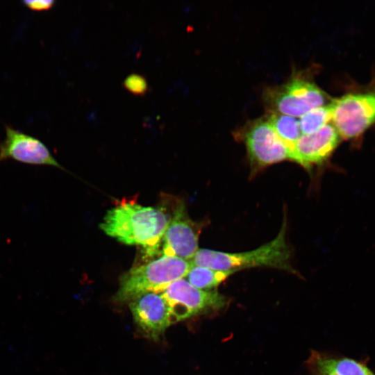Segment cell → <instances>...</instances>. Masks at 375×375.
<instances>
[{
	"instance_id": "5b68a950",
	"label": "cell",
	"mask_w": 375,
	"mask_h": 375,
	"mask_svg": "<svg viewBox=\"0 0 375 375\" xmlns=\"http://www.w3.org/2000/svg\"><path fill=\"white\" fill-rule=\"evenodd\" d=\"M328 106L331 121L341 138H356L375 124V91L346 94Z\"/></svg>"
},
{
	"instance_id": "8992f818",
	"label": "cell",
	"mask_w": 375,
	"mask_h": 375,
	"mask_svg": "<svg viewBox=\"0 0 375 375\" xmlns=\"http://www.w3.org/2000/svg\"><path fill=\"white\" fill-rule=\"evenodd\" d=\"M160 293L169 306L174 323L218 310L227 303L226 297L216 290H199L184 278L172 282Z\"/></svg>"
},
{
	"instance_id": "e0dca14e",
	"label": "cell",
	"mask_w": 375,
	"mask_h": 375,
	"mask_svg": "<svg viewBox=\"0 0 375 375\" xmlns=\"http://www.w3.org/2000/svg\"><path fill=\"white\" fill-rule=\"evenodd\" d=\"M53 0L24 1L23 4L34 11H44L51 9L55 4Z\"/></svg>"
},
{
	"instance_id": "7a4b0ae2",
	"label": "cell",
	"mask_w": 375,
	"mask_h": 375,
	"mask_svg": "<svg viewBox=\"0 0 375 375\" xmlns=\"http://www.w3.org/2000/svg\"><path fill=\"white\" fill-rule=\"evenodd\" d=\"M286 219L276 237L258 248L244 252L230 253L208 249H198L190 260L192 265L215 270L235 271L265 267L296 273L291 265V252L286 241Z\"/></svg>"
},
{
	"instance_id": "30bf717a",
	"label": "cell",
	"mask_w": 375,
	"mask_h": 375,
	"mask_svg": "<svg viewBox=\"0 0 375 375\" xmlns=\"http://www.w3.org/2000/svg\"><path fill=\"white\" fill-rule=\"evenodd\" d=\"M133 319L142 332L156 340L174 323L169 306L160 292H149L128 302Z\"/></svg>"
},
{
	"instance_id": "2e32d148",
	"label": "cell",
	"mask_w": 375,
	"mask_h": 375,
	"mask_svg": "<svg viewBox=\"0 0 375 375\" xmlns=\"http://www.w3.org/2000/svg\"><path fill=\"white\" fill-rule=\"evenodd\" d=\"M123 87L128 92L136 96H144L149 90L146 78L137 73H132L126 76L123 81Z\"/></svg>"
},
{
	"instance_id": "8fae6325",
	"label": "cell",
	"mask_w": 375,
	"mask_h": 375,
	"mask_svg": "<svg viewBox=\"0 0 375 375\" xmlns=\"http://www.w3.org/2000/svg\"><path fill=\"white\" fill-rule=\"evenodd\" d=\"M340 139L333 124H327L312 133L302 135L290 152V160L306 168L320 165L332 155Z\"/></svg>"
},
{
	"instance_id": "4fadbf2b",
	"label": "cell",
	"mask_w": 375,
	"mask_h": 375,
	"mask_svg": "<svg viewBox=\"0 0 375 375\" xmlns=\"http://www.w3.org/2000/svg\"><path fill=\"white\" fill-rule=\"evenodd\" d=\"M235 271L215 270L207 267L192 265L186 277L194 287L206 291L215 290Z\"/></svg>"
},
{
	"instance_id": "6da1fadb",
	"label": "cell",
	"mask_w": 375,
	"mask_h": 375,
	"mask_svg": "<svg viewBox=\"0 0 375 375\" xmlns=\"http://www.w3.org/2000/svg\"><path fill=\"white\" fill-rule=\"evenodd\" d=\"M168 222L169 214L163 206L124 201L107 211L100 228L123 244L142 247L150 257L160 248Z\"/></svg>"
},
{
	"instance_id": "3957f363",
	"label": "cell",
	"mask_w": 375,
	"mask_h": 375,
	"mask_svg": "<svg viewBox=\"0 0 375 375\" xmlns=\"http://www.w3.org/2000/svg\"><path fill=\"white\" fill-rule=\"evenodd\" d=\"M192 266L190 261L165 255L134 266L121 276L113 301L128 303L144 293L160 292L172 282L185 277Z\"/></svg>"
},
{
	"instance_id": "277c9868",
	"label": "cell",
	"mask_w": 375,
	"mask_h": 375,
	"mask_svg": "<svg viewBox=\"0 0 375 375\" xmlns=\"http://www.w3.org/2000/svg\"><path fill=\"white\" fill-rule=\"evenodd\" d=\"M264 100L272 112L296 117L326 106L328 99L315 83L298 76L281 85L267 89Z\"/></svg>"
},
{
	"instance_id": "9a60e30c",
	"label": "cell",
	"mask_w": 375,
	"mask_h": 375,
	"mask_svg": "<svg viewBox=\"0 0 375 375\" xmlns=\"http://www.w3.org/2000/svg\"><path fill=\"white\" fill-rule=\"evenodd\" d=\"M331 111L328 104L310 110L301 116L299 124L302 135L312 133L328 124Z\"/></svg>"
},
{
	"instance_id": "ba28073f",
	"label": "cell",
	"mask_w": 375,
	"mask_h": 375,
	"mask_svg": "<svg viewBox=\"0 0 375 375\" xmlns=\"http://www.w3.org/2000/svg\"><path fill=\"white\" fill-rule=\"evenodd\" d=\"M169 214V222L162 240V253L190 261L197 252L201 223L188 215L182 201H176Z\"/></svg>"
},
{
	"instance_id": "9c48e42d",
	"label": "cell",
	"mask_w": 375,
	"mask_h": 375,
	"mask_svg": "<svg viewBox=\"0 0 375 375\" xmlns=\"http://www.w3.org/2000/svg\"><path fill=\"white\" fill-rule=\"evenodd\" d=\"M8 160L31 165L51 166L65 170L43 142L6 125L5 138L0 142V162Z\"/></svg>"
},
{
	"instance_id": "ac0fdd59",
	"label": "cell",
	"mask_w": 375,
	"mask_h": 375,
	"mask_svg": "<svg viewBox=\"0 0 375 375\" xmlns=\"http://www.w3.org/2000/svg\"><path fill=\"white\" fill-rule=\"evenodd\" d=\"M320 375H336L335 374H333V373H323V374H319Z\"/></svg>"
},
{
	"instance_id": "7c38bea8",
	"label": "cell",
	"mask_w": 375,
	"mask_h": 375,
	"mask_svg": "<svg viewBox=\"0 0 375 375\" xmlns=\"http://www.w3.org/2000/svg\"><path fill=\"white\" fill-rule=\"evenodd\" d=\"M313 361L319 374L375 375L364 362L352 358L316 356Z\"/></svg>"
},
{
	"instance_id": "5bb4252c",
	"label": "cell",
	"mask_w": 375,
	"mask_h": 375,
	"mask_svg": "<svg viewBox=\"0 0 375 375\" xmlns=\"http://www.w3.org/2000/svg\"><path fill=\"white\" fill-rule=\"evenodd\" d=\"M267 118L278 136L288 147L290 155L294 144L302 135L299 119L292 116L274 112H272Z\"/></svg>"
},
{
	"instance_id": "52a82bcc",
	"label": "cell",
	"mask_w": 375,
	"mask_h": 375,
	"mask_svg": "<svg viewBox=\"0 0 375 375\" xmlns=\"http://www.w3.org/2000/svg\"><path fill=\"white\" fill-rule=\"evenodd\" d=\"M242 135L251 167L255 171L284 160H290L288 147L278 136L267 117L249 123Z\"/></svg>"
}]
</instances>
